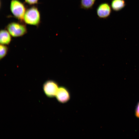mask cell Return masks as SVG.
Segmentation results:
<instances>
[{"label": "cell", "mask_w": 139, "mask_h": 139, "mask_svg": "<svg viewBox=\"0 0 139 139\" xmlns=\"http://www.w3.org/2000/svg\"><path fill=\"white\" fill-rule=\"evenodd\" d=\"M23 22L27 24L38 26L41 22V15L38 8L34 6L27 9L24 15Z\"/></svg>", "instance_id": "6da1fadb"}, {"label": "cell", "mask_w": 139, "mask_h": 139, "mask_svg": "<svg viewBox=\"0 0 139 139\" xmlns=\"http://www.w3.org/2000/svg\"><path fill=\"white\" fill-rule=\"evenodd\" d=\"M25 24L23 22H12L6 26V29L12 36L14 37H22L27 33V29Z\"/></svg>", "instance_id": "7a4b0ae2"}, {"label": "cell", "mask_w": 139, "mask_h": 139, "mask_svg": "<svg viewBox=\"0 0 139 139\" xmlns=\"http://www.w3.org/2000/svg\"><path fill=\"white\" fill-rule=\"evenodd\" d=\"M10 7L14 17L24 22L23 17L27 9L24 4L19 0H11Z\"/></svg>", "instance_id": "3957f363"}, {"label": "cell", "mask_w": 139, "mask_h": 139, "mask_svg": "<svg viewBox=\"0 0 139 139\" xmlns=\"http://www.w3.org/2000/svg\"><path fill=\"white\" fill-rule=\"evenodd\" d=\"M43 88L46 95L48 97L53 98L56 96L59 87L56 82L49 80L44 83Z\"/></svg>", "instance_id": "277c9868"}, {"label": "cell", "mask_w": 139, "mask_h": 139, "mask_svg": "<svg viewBox=\"0 0 139 139\" xmlns=\"http://www.w3.org/2000/svg\"><path fill=\"white\" fill-rule=\"evenodd\" d=\"M111 13V9L109 4L106 2L99 4L96 9L97 14L100 19H106L109 17Z\"/></svg>", "instance_id": "5b68a950"}, {"label": "cell", "mask_w": 139, "mask_h": 139, "mask_svg": "<svg viewBox=\"0 0 139 139\" xmlns=\"http://www.w3.org/2000/svg\"><path fill=\"white\" fill-rule=\"evenodd\" d=\"M56 96L58 101L62 103L67 102L71 98L69 91L66 88L63 86L59 88Z\"/></svg>", "instance_id": "8992f818"}, {"label": "cell", "mask_w": 139, "mask_h": 139, "mask_svg": "<svg viewBox=\"0 0 139 139\" xmlns=\"http://www.w3.org/2000/svg\"><path fill=\"white\" fill-rule=\"evenodd\" d=\"M12 36L6 29H1L0 31V42L1 44L7 45L11 42Z\"/></svg>", "instance_id": "52a82bcc"}, {"label": "cell", "mask_w": 139, "mask_h": 139, "mask_svg": "<svg viewBox=\"0 0 139 139\" xmlns=\"http://www.w3.org/2000/svg\"><path fill=\"white\" fill-rule=\"evenodd\" d=\"M125 5L126 2L124 0H112L111 3L112 8L116 11L121 10Z\"/></svg>", "instance_id": "ba28073f"}, {"label": "cell", "mask_w": 139, "mask_h": 139, "mask_svg": "<svg viewBox=\"0 0 139 139\" xmlns=\"http://www.w3.org/2000/svg\"><path fill=\"white\" fill-rule=\"evenodd\" d=\"M96 0H80V7L82 9L88 10L92 8Z\"/></svg>", "instance_id": "9c48e42d"}, {"label": "cell", "mask_w": 139, "mask_h": 139, "mask_svg": "<svg viewBox=\"0 0 139 139\" xmlns=\"http://www.w3.org/2000/svg\"><path fill=\"white\" fill-rule=\"evenodd\" d=\"M8 48L6 45L1 44L0 46V59H3L7 55Z\"/></svg>", "instance_id": "30bf717a"}, {"label": "cell", "mask_w": 139, "mask_h": 139, "mask_svg": "<svg viewBox=\"0 0 139 139\" xmlns=\"http://www.w3.org/2000/svg\"><path fill=\"white\" fill-rule=\"evenodd\" d=\"M134 114L136 117L139 119V101L136 106L134 111Z\"/></svg>", "instance_id": "8fae6325"}, {"label": "cell", "mask_w": 139, "mask_h": 139, "mask_svg": "<svg viewBox=\"0 0 139 139\" xmlns=\"http://www.w3.org/2000/svg\"><path fill=\"white\" fill-rule=\"evenodd\" d=\"M25 3L28 4L33 5L38 3L39 0H24Z\"/></svg>", "instance_id": "7c38bea8"}]
</instances>
